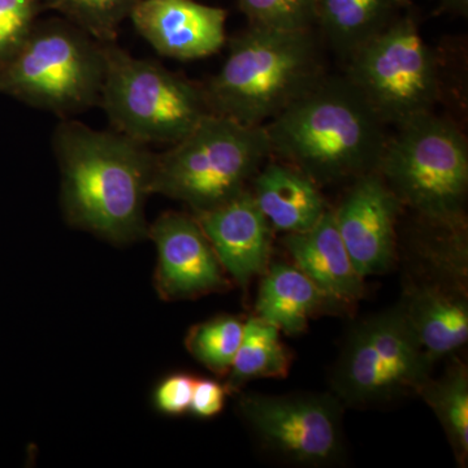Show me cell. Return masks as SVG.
Instances as JSON below:
<instances>
[{"label":"cell","instance_id":"2e32d148","mask_svg":"<svg viewBox=\"0 0 468 468\" xmlns=\"http://www.w3.org/2000/svg\"><path fill=\"white\" fill-rule=\"evenodd\" d=\"M282 243L294 266L338 303L345 306L362 298L363 277L345 248L332 209L306 232L285 234Z\"/></svg>","mask_w":468,"mask_h":468},{"label":"cell","instance_id":"7c38bea8","mask_svg":"<svg viewBox=\"0 0 468 468\" xmlns=\"http://www.w3.org/2000/svg\"><path fill=\"white\" fill-rule=\"evenodd\" d=\"M402 205L378 169L354 178L340 207L335 226L356 272H387L396 260L397 220Z\"/></svg>","mask_w":468,"mask_h":468},{"label":"cell","instance_id":"277c9868","mask_svg":"<svg viewBox=\"0 0 468 468\" xmlns=\"http://www.w3.org/2000/svg\"><path fill=\"white\" fill-rule=\"evenodd\" d=\"M377 169L428 229L467 232L468 144L454 122L430 112L397 126Z\"/></svg>","mask_w":468,"mask_h":468},{"label":"cell","instance_id":"9a60e30c","mask_svg":"<svg viewBox=\"0 0 468 468\" xmlns=\"http://www.w3.org/2000/svg\"><path fill=\"white\" fill-rule=\"evenodd\" d=\"M463 284L427 282L410 285L401 307L421 349L436 362L468 340V303Z\"/></svg>","mask_w":468,"mask_h":468},{"label":"cell","instance_id":"5b68a950","mask_svg":"<svg viewBox=\"0 0 468 468\" xmlns=\"http://www.w3.org/2000/svg\"><path fill=\"white\" fill-rule=\"evenodd\" d=\"M268 159L264 125L209 113L186 137L156 154L151 193L201 214L249 189Z\"/></svg>","mask_w":468,"mask_h":468},{"label":"cell","instance_id":"3957f363","mask_svg":"<svg viewBox=\"0 0 468 468\" xmlns=\"http://www.w3.org/2000/svg\"><path fill=\"white\" fill-rule=\"evenodd\" d=\"M227 43L223 66L203 89L212 113L242 124H267L325 76L314 29L248 26Z\"/></svg>","mask_w":468,"mask_h":468},{"label":"cell","instance_id":"ac0fdd59","mask_svg":"<svg viewBox=\"0 0 468 468\" xmlns=\"http://www.w3.org/2000/svg\"><path fill=\"white\" fill-rule=\"evenodd\" d=\"M341 306L294 264L270 263L255 310L280 332L297 335L306 331L311 318Z\"/></svg>","mask_w":468,"mask_h":468},{"label":"cell","instance_id":"83f0119b","mask_svg":"<svg viewBox=\"0 0 468 468\" xmlns=\"http://www.w3.org/2000/svg\"><path fill=\"white\" fill-rule=\"evenodd\" d=\"M439 11L452 16L467 17L468 0H437Z\"/></svg>","mask_w":468,"mask_h":468},{"label":"cell","instance_id":"52a82bcc","mask_svg":"<svg viewBox=\"0 0 468 468\" xmlns=\"http://www.w3.org/2000/svg\"><path fill=\"white\" fill-rule=\"evenodd\" d=\"M100 107L113 131L147 144H174L209 115L203 85L160 64L134 58L119 43H103Z\"/></svg>","mask_w":468,"mask_h":468},{"label":"cell","instance_id":"8fae6325","mask_svg":"<svg viewBox=\"0 0 468 468\" xmlns=\"http://www.w3.org/2000/svg\"><path fill=\"white\" fill-rule=\"evenodd\" d=\"M147 237L158 251L155 286L163 300H192L229 288L226 271L193 214L165 212L149 226Z\"/></svg>","mask_w":468,"mask_h":468},{"label":"cell","instance_id":"9c48e42d","mask_svg":"<svg viewBox=\"0 0 468 468\" xmlns=\"http://www.w3.org/2000/svg\"><path fill=\"white\" fill-rule=\"evenodd\" d=\"M433 363L397 306L351 331L335 366V394L350 406L419 394L431 378Z\"/></svg>","mask_w":468,"mask_h":468},{"label":"cell","instance_id":"ffe728a7","mask_svg":"<svg viewBox=\"0 0 468 468\" xmlns=\"http://www.w3.org/2000/svg\"><path fill=\"white\" fill-rule=\"evenodd\" d=\"M292 356L276 326L260 316L245 322L242 341L228 372L227 389L236 392L260 378H284L291 369Z\"/></svg>","mask_w":468,"mask_h":468},{"label":"cell","instance_id":"44dd1931","mask_svg":"<svg viewBox=\"0 0 468 468\" xmlns=\"http://www.w3.org/2000/svg\"><path fill=\"white\" fill-rule=\"evenodd\" d=\"M445 431L455 460L468 461V372L463 363H454L439 380H430L420 390Z\"/></svg>","mask_w":468,"mask_h":468},{"label":"cell","instance_id":"d4e9b609","mask_svg":"<svg viewBox=\"0 0 468 468\" xmlns=\"http://www.w3.org/2000/svg\"><path fill=\"white\" fill-rule=\"evenodd\" d=\"M45 11L43 0H0V68L20 51Z\"/></svg>","mask_w":468,"mask_h":468},{"label":"cell","instance_id":"d6986e66","mask_svg":"<svg viewBox=\"0 0 468 468\" xmlns=\"http://www.w3.org/2000/svg\"><path fill=\"white\" fill-rule=\"evenodd\" d=\"M410 0H318L316 27L341 58L374 38L401 14Z\"/></svg>","mask_w":468,"mask_h":468},{"label":"cell","instance_id":"4fadbf2b","mask_svg":"<svg viewBox=\"0 0 468 468\" xmlns=\"http://www.w3.org/2000/svg\"><path fill=\"white\" fill-rule=\"evenodd\" d=\"M227 9L197 0H140L129 20L162 57L189 61L227 45Z\"/></svg>","mask_w":468,"mask_h":468},{"label":"cell","instance_id":"603a6c76","mask_svg":"<svg viewBox=\"0 0 468 468\" xmlns=\"http://www.w3.org/2000/svg\"><path fill=\"white\" fill-rule=\"evenodd\" d=\"M245 322L237 316L221 315L192 326L185 345L201 365L218 377L232 367L242 341Z\"/></svg>","mask_w":468,"mask_h":468},{"label":"cell","instance_id":"30bf717a","mask_svg":"<svg viewBox=\"0 0 468 468\" xmlns=\"http://www.w3.org/2000/svg\"><path fill=\"white\" fill-rule=\"evenodd\" d=\"M239 412L258 440L279 457L326 466L343 454L344 403L335 394H243Z\"/></svg>","mask_w":468,"mask_h":468},{"label":"cell","instance_id":"4316f807","mask_svg":"<svg viewBox=\"0 0 468 468\" xmlns=\"http://www.w3.org/2000/svg\"><path fill=\"white\" fill-rule=\"evenodd\" d=\"M228 393L226 385L211 378H196L189 411L199 419L215 418L223 411Z\"/></svg>","mask_w":468,"mask_h":468},{"label":"cell","instance_id":"6da1fadb","mask_svg":"<svg viewBox=\"0 0 468 468\" xmlns=\"http://www.w3.org/2000/svg\"><path fill=\"white\" fill-rule=\"evenodd\" d=\"M60 169V198L70 226L116 245L147 237L144 205L156 153L116 131L60 119L52 135Z\"/></svg>","mask_w":468,"mask_h":468},{"label":"cell","instance_id":"7402d4cb","mask_svg":"<svg viewBox=\"0 0 468 468\" xmlns=\"http://www.w3.org/2000/svg\"><path fill=\"white\" fill-rule=\"evenodd\" d=\"M140 0H43L46 11L57 12L101 43L117 42L120 27Z\"/></svg>","mask_w":468,"mask_h":468},{"label":"cell","instance_id":"5bb4252c","mask_svg":"<svg viewBox=\"0 0 468 468\" xmlns=\"http://www.w3.org/2000/svg\"><path fill=\"white\" fill-rule=\"evenodd\" d=\"M193 215L237 284L248 288L252 277L266 272L272 227L255 203L250 187L218 207Z\"/></svg>","mask_w":468,"mask_h":468},{"label":"cell","instance_id":"7a4b0ae2","mask_svg":"<svg viewBox=\"0 0 468 468\" xmlns=\"http://www.w3.org/2000/svg\"><path fill=\"white\" fill-rule=\"evenodd\" d=\"M384 122L346 77H323L264 124L271 159L314 183L354 180L377 169L388 137Z\"/></svg>","mask_w":468,"mask_h":468},{"label":"cell","instance_id":"ba28073f","mask_svg":"<svg viewBox=\"0 0 468 468\" xmlns=\"http://www.w3.org/2000/svg\"><path fill=\"white\" fill-rule=\"evenodd\" d=\"M346 79L385 125L433 112L441 95L439 61L411 11L347 58Z\"/></svg>","mask_w":468,"mask_h":468},{"label":"cell","instance_id":"8992f818","mask_svg":"<svg viewBox=\"0 0 468 468\" xmlns=\"http://www.w3.org/2000/svg\"><path fill=\"white\" fill-rule=\"evenodd\" d=\"M103 43L66 18L37 21L20 51L0 68V94L70 119L100 107Z\"/></svg>","mask_w":468,"mask_h":468},{"label":"cell","instance_id":"e0dca14e","mask_svg":"<svg viewBox=\"0 0 468 468\" xmlns=\"http://www.w3.org/2000/svg\"><path fill=\"white\" fill-rule=\"evenodd\" d=\"M250 192L272 229L285 234L306 232L328 211L319 185L277 159L264 163Z\"/></svg>","mask_w":468,"mask_h":468},{"label":"cell","instance_id":"484cf974","mask_svg":"<svg viewBox=\"0 0 468 468\" xmlns=\"http://www.w3.org/2000/svg\"><path fill=\"white\" fill-rule=\"evenodd\" d=\"M194 383L192 375L172 374L163 378L154 392V405L162 414L178 417L189 411Z\"/></svg>","mask_w":468,"mask_h":468},{"label":"cell","instance_id":"cb8c5ba5","mask_svg":"<svg viewBox=\"0 0 468 468\" xmlns=\"http://www.w3.org/2000/svg\"><path fill=\"white\" fill-rule=\"evenodd\" d=\"M249 26L280 30H313L318 0H237Z\"/></svg>","mask_w":468,"mask_h":468}]
</instances>
